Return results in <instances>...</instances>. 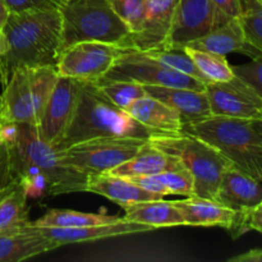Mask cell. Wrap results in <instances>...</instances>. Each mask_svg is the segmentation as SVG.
Listing matches in <instances>:
<instances>
[{"instance_id":"41","label":"cell","mask_w":262,"mask_h":262,"mask_svg":"<svg viewBox=\"0 0 262 262\" xmlns=\"http://www.w3.org/2000/svg\"><path fill=\"white\" fill-rule=\"evenodd\" d=\"M9 9L7 8L5 3L3 0H0V30L3 28L4 23L7 22L8 17H9Z\"/></svg>"},{"instance_id":"8","label":"cell","mask_w":262,"mask_h":262,"mask_svg":"<svg viewBox=\"0 0 262 262\" xmlns=\"http://www.w3.org/2000/svg\"><path fill=\"white\" fill-rule=\"evenodd\" d=\"M146 138L96 137L61 150L67 163L92 174L109 173L132 159L147 142Z\"/></svg>"},{"instance_id":"39","label":"cell","mask_w":262,"mask_h":262,"mask_svg":"<svg viewBox=\"0 0 262 262\" xmlns=\"http://www.w3.org/2000/svg\"><path fill=\"white\" fill-rule=\"evenodd\" d=\"M229 262H262V248L260 250H251L248 252L241 253L229 258Z\"/></svg>"},{"instance_id":"21","label":"cell","mask_w":262,"mask_h":262,"mask_svg":"<svg viewBox=\"0 0 262 262\" xmlns=\"http://www.w3.org/2000/svg\"><path fill=\"white\" fill-rule=\"evenodd\" d=\"M187 46L212 51V53L225 56L230 53L245 54L250 58H256V56L261 55L252 45H250L246 38L239 17L230 18L225 23L217 26L209 33L192 41Z\"/></svg>"},{"instance_id":"43","label":"cell","mask_w":262,"mask_h":262,"mask_svg":"<svg viewBox=\"0 0 262 262\" xmlns=\"http://www.w3.org/2000/svg\"><path fill=\"white\" fill-rule=\"evenodd\" d=\"M258 2H260V3H261V4H262V0H258Z\"/></svg>"},{"instance_id":"10","label":"cell","mask_w":262,"mask_h":262,"mask_svg":"<svg viewBox=\"0 0 262 262\" xmlns=\"http://www.w3.org/2000/svg\"><path fill=\"white\" fill-rule=\"evenodd\" d=\"M123 46L99 41H82L63 49L56 71L79 82H99L125 51Z\"/></svg>"},{"instance_id":"34","label":"cell","mask_w":262,"mask_h":262,"mask_svg":"<svg viewBox=\"0 0 262 262\" xmlns=\"http://www.w3.org/2000/svg\"><path fill=\"white\" fill-rule=\"evenodd\" d=\"M250 230H255L262 234V202L251 209L250 211L246 212L238 224L237 229H235L234 234L232 235L233 238L241 237L245 233L250 232Z\"/></svg>"},{"instance_id":"37","label":"cell","mask_w":262,"mask_h":262,"mask_svg":"<svg viewBox=\"0 0 262 262\" xmlns=\"http://www.w3.org/2000/svg\"><path fill=\"white\" fill-rule=\"evenodd\" d=\"M18 183H19V179L13 173L10 164H8L0 170V199H3L8 192L12 191Z\"/></svg>"},{"instance_id":"9","label":"cell","mask_w":262,"mask_h":262,"mask_svg":"<svg viewBox=\"0 0 262 262\" xmlns=\"http://www.w3.org/2000/svg\"><path fill=\"white\" fill-rule=\"evenodd\" d=\"M101 79L132 81L142 86L184 87L192 90H205L206 86L204 82L168 68L135 49H125Z\"/></svg>"},{"instance_id":"23","label":"cell","mask_w":262,"mask_h":262,"mask_svg":"<svg viewBox=\"0 0 262 262\" xmlns=\"http://www.w3.org/2000/svg\"><path fill=\"white\" fill-rule=\"evenodd\" d=\"M181 165L183 164L178 158L159 150L150 141H147L132 159L123 163L122 165L109 173L114 174V176L125 177V178H132V177L159 174L161 171Z\"/></svg>"},{"instance_id":"30","label":"cell","mask_w":262,"mask_h":262,"mask_svg":"<svg viewBox=\"0 0 262 262\" xmlns=\"http://www.w3.org/2000/svg\"><path fill=\"white\" fill-rule=\"evenodd\" d=\"M239 20L250 45L262 54V4L258 0H241Z\"/></svg>"},{"instance_id":"13","label":"cell","mask_w":262,"mask_h":262,"mask_svg":"<svg viewBox=\"0 0 262 262\" xmlns=\"http://www.w3.org/2000/svg\"><path fill=\"white\" fill-rule=\"evenodd\" d=\"M212 115L262 120V99L238 77L205 86Z\"/></svg>"},{"instance_id":"22","label":"cell","mask_w":262,"mask_h":262,"mask_svg":"<svg viewBox=\"0 0 262 262\" xmlns=\"http://www.w3.org/2000/svg\"><path fill=\"white\" fill-rule=\"evenodd\" d=\"M86 192H92V193L106 197L107 200L115 202L123 209L136 204V202L164 199L160 194L145 191L140 186L133 183L129 178L114 176L110 173L90 176L89 181H87Z\"/></svg>"},{"instance_id":"40","label":"cell","mask_w":262,"mask_h":262,"mask_svg":"<svg viewBox=\"0 0 262 262\" xmlns=\"http://www.w3.org/2000/svg\"><path fill=\"white\" fill-rule=\"evenodd\" d=\"M9 164V154H8V147L4 145H0V170L4 166Z\"/></svg>"},{"instance_id":"36","label":"cell","mask_w":262,"mask_h":262,"mask_svg":"<svg viewBox=\"0 0 262 262\" xmlns=\"http://www.w3.org/2000/svg\"><path fill=\"white\" fill-rule=\"evenodd\" d=\"M129 179L133 182V183H136L137 186H140L141 188L145 189V191L151 192V193H155V194H160V196L163 197L168 196V192H166L165 187L163 186L161 181L159 179L158 174L132 177V178Z\"/></svg>"},{"instance_id":"31","label":"cell","mask_w":262,"mask_h":262,"mask_svg":"<svg viewBox=\"0 0 262 262\" xmlns=\"http://www.w3.org/2000/svg\"><path fill=\"white\" fill-rule=\"evenodd\" d=\"M159 179L165 187L168 196L178 194V196H194V181L192 174L184 165L169 169L158 174Z\"/></svg>"},{"instance_id":"11","label":"cell","mask_w":262,"mask_h":262,"mask_svg":"<svg viewBox=\"0 0 262 262\" xmlns=\"http://www.w3.org/2000/svg\"><path fill=\"white\" fill-rule=\"evenodd\" d=\"M228 19L212 0H179L166 49H183Z\"/></svg>"},{"instance_id":"18","label":"cell","mask_w":262,"mask_h":262,"mask_svg":"<svg viewBox=\"0 0 262 262\" xmlns=\"http://www.w3.org/2000/svg\"><path fill=\"white\" fill-rule=\"evenodd\" d=\"M150 96L176 110L181 117L183 124L200 122L211 117L209 97L205 90H192L184 87L143 86Z\"/></svg>"},{"instance_id":"7","label":"cell","mask_w":262,"mask_h":262,"mask_svg":"<svg viewBox=\"0 0 262 262\" xmlns=\"http://www.w3.org/2000/svg\"><path fill=\"white\" fill-rule=\"evenodd\" d=\"M159 150L182 161L194 181V196L216 200L223 173L232 164L205 141L186 135H158L150 138Z\"/></svg>"},{"instance_id":"1","label":"cell","mask_w":262,"mask_h":262,"mask_svg":"<svg viewBox=\"0 0 262 262\" xmlns=\"http://www.w3.org/2000/svg\"><path fill=\"white\" fill-rule=\"evenodd\" d=\"M9 164L28 197L86 192L89 174L67 163L61 150L38 137L35 124L17 123Z\"/></svg>"},{"instance_id":"19","label":"cell","mask_w":262,"mask_h":262,"mask_svg":"<svg viewBox=\"0 0 262 262\" xmlns=\"http://www.w3.org/2000/svg\"><path fill=\"white\" fill-rule=\"evenodd\" d=\"M41 228L27 225L0 235V262H20L58 248Z\"/></svg>"},{"instance_id":"29","label":"cell","mask_w":262,"mask_h":262,"mask_svg":"<svg viewBox=\"0 0 262 262\" xmlns=\"http://www.w3.org/2000/svg\"><path fill=\"white\" fill-rule=\"evenodd\" d=\"M105 96L110 99L117 106L127 112L128 106L135 100L147 95L145 87L137 82L115 81V79H100L96 82Z\"/></svg>"},{"instance_id":"2","label":"cell","mask_w":262,"mask_h":262,"mask_svg":"<svg viewBox=\"0 0 262 262\" xmlns=\"http://www.w3.org/2000/svg\"><path fill=\"white\" fill-rule=\"evenodd\" d=\"M61 53L59 9L9 13L0 30V83L19 68L54 67Z\"/></svg>"},{"instance_id":"26","label":"cell","mask_w":262,"mask_h":262,"mask_svg":"<svg viewBox=\"0 0 262 262\" xmlns=\"http://www.w3.org/2000/svg\"><path fill=\"white\" fill-rule=\"evenodd\" d=\"M123 219V216L92 212L74 211V210H49L31 225L35 228H79L89 225L107 224Z\"/></svg>"},{"instance_id":"42","label":"cell","mask_w":262,"mask_h":262,"mask_svg":"<svg viewBox=\"0 0 262 262\" xmlns=\"http://www.w3.org/2000/svg\"><path fill=\"white\" fill-rule=\"evenodd\" d=\"M253 124H255L256 129L260 132V135L262 136V120H253Z\"/></svg>"},{"instance_id":"33","label":"cell","mask_w":262,"mask_h":262,"mask_svg":"<svg viewBox=\"0 0 262 262\" xmlns=\"http://www.w3.org/2000/svg\"><path fill=\"white\" fill-rule=\"evenodd\" d=\"M233 72L262 99V54L248 63L234 66Z\"/></svg>"},{"instance_id":"15","label":"cell","mask_w":262,"mask_h":262,"mask_svg":"<svg viewBox=\"0 0 262 262\" xmlns=\"http://www.w3.org/2000/svg\"><path fill=\"white\" fill-rule=\"evenodd\" d=\"M173 202L189 227H220L233 235L239 224L241 215L216 200L189 196Z\"/></svg>"},{"instance_id":"14","label":"cell","mask_w":262,"mask_h":262,"mask_svg":"<svg viewBox=\"0 0 262 262\" xmlns=\"http://www.w3.org/2000/svg\"><path fill=\"white\" fill-rule=\"evenodd\" d=\"M179 0H146L140 30L130 35V48L150 51L168 48L174 13Z\"/></svg>"},{"instance_id":"28","label":"cell","mask_w":262,"mask_h":262,"mask_svg":"<svg viewBox=\"0 0 262 262\" xmlns=\"http://www.w3.org/2000/svg\"><path fill=\"white\" fill-rule=\"evenodd\" d=\"M142 53H145L148 58L154 59L158 63L168 67V68L193 77V78L204 82L205 84L209 83L207 79L202 76L201 72L194 66L193 60L186 53L184 49H156V50L142 51Z\"/></svg>"},{"instance_id":"12","label":"cell","mask_w":262,"mask_h":262,"mask_svg":"<svg viewBox=\"0 0 262 262\" xmlns=\"http://www.w3.org/2000/svg\"><path fill=\"white\" fill-rule=\"evenodd\" d=\"M81 82L59 76L36 124L38 137L53 146L63 140L76 112Z\"/></svg>"},{"instance_id":"24","label":"cell","mask_w":262,"mask_h":262,"mask_svg":"<svg viewBox=\"0 0 262 262\" xmlns=\"http://www.w3.org/2000/svg\"><path fill=\"white\" fill-rule=\"evenodd\" d=\"M124 219L138 224L148 225L154 230L158 228L181 227L184 224L178 207L173 201L161 200H151V201H141L124 207Z\"/></svg>"},{"instance_id":"5","label":"cell","mask_w":262,"mask_h":262,"mask_svg":"<svg viewBox=\"0 0 262 262\" xmlns=\"http://www.w3.org/2000/svg\"><path fill=\"white\" fill-rule=\"evenodd\" d=\"M61 50L82 41H99L130 48V31L114 12L110 0H63Z\"/></svg>"},{"instance_id":"35","label":"cell","mask_w":262,"mask_h":262,"mask_svg":"<svg viewBox=\"0 0 262 262\" xmlns=\"http://www.w3.org/2000/svg\"><path fill=\"white\" fill-rule=\"evenodd\" d=\"M10 13L35 9H58L63 0H3Z\"/></svg>"},{"instance_id":"20","label":"cell","mask_w":262,"mask_h":262,"mask_svg":"<svg viewBox=\"0 0 262 262\" xmlns=\"http://www.w3.org/2000/svg\"><path fill=\"white\" fill-rule=\"evenodd\" d=\"M127 112L133 119L150 129L155 136L182 133L183 123L178 113L150 95L135 100L128 106Z\"/></svg>"},{"instance_id":"6","label":"cell","mask_w":262,"mask_h":262,"mask_svg":"<svg viewBox=\"0 0 262 262\" xmlns=\"http://www.w3.org/2000/svg\"><path fill=\"white\" fill-rule=\"evenodd\" d=\"M58 78L54 67L19 68L13 72L0 95V119L37 124Z\"/></svg>"},{"instance_id":"3","label":"cell","mask_w":262,"mask_h":262,"mask_svg":"<svg viewBox=\"0 0 262 262\" xmlns=\"http://www.w3.org/2000/svg\"><path fill=\"white\" fill-rule=\"evenodd\" d=\"M150 129L133 119L105 96L99 84L81 82L73 119L56 147L59 150L96 137H135L150 140Z\"/></svg>"},{"instance_id":"4","label":"cell","mask_w":262,"mask_h":262,"mask_svg":"<svg viewBox=\"0 0 262 262\" xmlns=\"http://www.w3.org/2000/svg\"><path fill=\"white\" fill-rule=\"evenodd\" d=\"M182 133L207 142L233 166L262 182V136L253 120L211 115L183 124Z\"/></svg>"},{"instance_id":"25","label":"cell","mask_w":262,"mask_h":262,"mask_svg":"<svg viewBox=\"0 0 262 262\" xmlns=\"http://www.w3.org/2000/svg\"><path fill=\"white\" fill-rule=\"evenodd\" d=\"M28 194L19 183L0 199V235L30 225Z\"/></svg>"},{"instance_id":"32","label":"cell","mask_w":262,"mask_h":262,"mask_svg":"<svg viewBox=\"0 0 262 262\" xmlns=\"http://www.w3.org/2000/svg\"><path fill=\"white\" fill-rule=\"evenodd\" d=\"M113 9L128 26L130 35L137 32L145 15L146 0H110Z\"/></svg>"},{"instance_id":"17","label":"cell","mask_w":262,"mask_h":262,"mask_svg":"<svg viewBox=\"0 0 262 262\" xmlns=\"http://www.w3.org/2000/svg\"><path fill=\"white\" fill-rule=\"evenodd\" d=\"M41 229L59 247L64 245H72V243L91 242V241L106 239V238L137 234V233L154 230L148 225L129 222V220H125L124 217L118 222L107 223V224L89 225V227L79 228H41Z\"/></svg>"},{"instance_id":"38","label":"cell","mask_w":262,"mask_h":262,"mask_svg":"<svg viewBox=\"0 0 262 262\" xmlns=\"http://www.w3.org/2000/svg\"><path fill=\"white\" fill-rule=\"evenodd\" d=\"M212 3L228 18H238L241 15V0H212Z\"/></svg>"},{"instance_id":"16","label":"cell","mask_w":262,"mask_h":262,"mask_svg":"<svg viewBox=\"0 0 262 262\" xmlns=\"http://www.w3.org/2000/svg\"><path fill=\"white\" fill-rule=\"evenodd\" d=\"M216 201L237 211L242 217L246 212L262 202L261 182L230 165L223 173Z\"/></svg>"},{"instance_id":"27","label":"cell","mask_w":262,"mask_h":262,"mask_svg":"<svg viewBox=\"0 0 262 262\" xmlns=\"http://www.w3.org/2000/svg\"><path fill=\"white\" fill-rule=\"evenodd\" d=\"M183 49L191 56L194 66L209 83L210 82H228L235 77L233 67L228 63L225 55L191 48V46H184Z\"/></svg>"}]
</instances>
